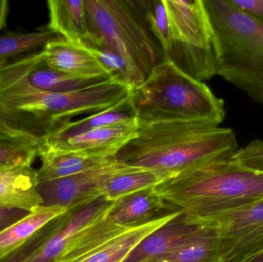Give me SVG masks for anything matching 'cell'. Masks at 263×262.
I'll use <instances>...</instances> for the list:
<instances>
[{"label":"cell","instance_id":"obj_27","mask_svg":"<svg viewBox=\"0 0 263 262\" xmlns=\"http://www.w3.org/2000/svg\"><path fill=\"white\" fill-rule=\"evenodd\" d=\"M232 159L246 169L263 173L262 140H253L245 147L238 149Z\"/></svg>","mask_w":263,"mask_h":262},{"label":"cell","instance_id":"obj_22","mask_svg":"<svg viewBox=\"0 0 263 262\" xmlns=\"http://www.w3.org/2000/svg\"><path fill=\"white\" fill-rule=\"evenodd\" d=\"M107 217L78 232L54 262L75 261L133 228L112 223Z\"/></svg>","mask_w":263,"mask_h":262},{"label":"cell","instance_id":"obj_21","mask_svg":"<svg viewBox=\"0 0 263 262\" xmlns=\"http://www.w3.org/2000/svg\"><path fill=\"white\" fill-rule=\"evenodd\" d=\"M133 121L137 120L133 112L129 95L112 107L96 112L78 121L68 122L48 136L43 143L60 141L77 136L98 128Z\"/></svg>","mask_w":263,"mask_h":262},{"label":"cell","instance_id":"obj_20","mask_svg":"<svg viewBox=\"0 0 263 262\" xmlns=\"http://www.w3.org/2000/svg\"><path fill=\"white\" fill-rule=\"evenodd\" d=\"M200 230L171 252L143 262H222L223 248L217 230L201 225Z\"/></svg>","mask_w":263,"mask_h":262},{"label":"cell","instance_id":"obj_16","mask_svg":"<svg viewBox=\"0 0 263 262\" xmlns=\"http://www.w3.org/2000/svg\"><path fill=\"white\" fill-rule=\"evenodd\" d=\"M39 183L84 173L105 166L116 158L72 151H48L40 154Z\"/></svg>","mask_w":263,"mask_h":262},{"label":"cell","instance_id":"obj_17","mask_svg":"<svg viewBox=\"0 0 263 262\" xmlns=\"http://www.w3.org/2000/svg\"><path fill=\"white\" fill-rule=\"evenodd\" d=\"M46 27L66 41L86 44L90 39L84 0H49Z\"/></svg>","mask_w":263,"mask_h":262},{"label":"cell","instance_id":"obj_24","mask_svg":"<svg viewBox=\"0 0 263 262\" xmlns=\"http://www.w3.org/2000/svg\"><path fill=\"white\" fill-rule=\"evenodd\" d=\"M83 46L98 60L112 80L126 85L132 89L129 67L124 58L118 52L102 41L89 40Z\"/></svg>","mask_w":263,"mask_h":262},{"label":"cell","instance_id":"obj_19","mask_svg":"<svg viewBox=\"0 0 263 262\" xmlns=\"http://www.w3.org/2000/svg\"><path fill=\"white\" fill-rule=\"evenodd\" d=\"M165 210L179 209L165 203L150 189L117 201L107 218L117 224L133 227L165 214Z\"/></svg>","mask_w":263,"mask_h":262},{"label":"cell","instance_id":"obj_6","mask_svg":"<svg viewBox=\"0 0 263 262\" xmlns=\"http://www.w3.org/2000/svg\"><path fill=\"white\" fill-rule=\"evenodd\" d=\"M172 35L165 55L178 69L203 82L217 75L214 34L203 0H164Z\"/></svg>","mask_w":263,"mask_h":262},{"label":"cell","instance_id":"obj_26","mask_svg":"<svg viewBox=\"0 0 263 262\" xmlns=\"http://www.w3.org/2000/svg\"><path fill=\"white\" fill-rule=\"evenodd\" d=\"M142 3L150 30L165 56L171 49L172 35L164 0H142Z\"/></svg>","mask_w":263,"mask_h":262},{"label":"cell","instance_id":"obj_30","mask_svg":"<svg viewBox=\"0 0 263 262\" xmlns=\"http://www.w3.org/2000/svg\"><path fill=\"white\" fill-rule=\"evenodd\" d=\"M243 262H263V252L257 254L255 256L249 258L248 260Z\"/></svg>","mask_w":263,"mask_h":262},{"label":"cell","instance_id":"obj_2","mask_svg":"<svg viewBox=\"0 0 263 262\" xmlns=\"http://www.w3.org/2000/svg\"><path fill=\"white\" fill-rule=\"evenodd\" d=\"M153 190L182 210L187 223L195 224L262 199L263 173L246 169L228 157L179 174Z\"/></svg>","mask_w":263,"mask_h":262},{"label":"cell","instance_id":"obj_29","mask_svg":"<svg viewBox=\"0 0 263 262\" xmlns=\"http://www.w3.org/2000/svg\"><path fill=\"white\" fill-rule=\"evenodd\" d=\"M9 10V2L7 0H0V34L6 26Z\"/></svg>","mask_w":263,"mask_h":262},{"label":"cell","instance_id":"obj_8","mask_svg":"<svg viewBox=\"0 0 263 262\" xmlns=\"http://www.w3.org/2000/svg\"><path fill=\"white\" fill-rule=\"evenodd\" d=\"M121 164L117 159L93 170L39 183L38 190L43 206H57L69 209H79L102 199L101 188L108 175Z\"/></svg>","mask_w":263,"mask_h":262},{"label":"cell","instance_id":"obj_15","mask_svg":"<svg viewBox=\"0 0 263 262\" xmlns=\"http://www.w3.org/2000/svg\"><path fill=\"white\" fill-rule=\"evenodd\" d=\"M201 228V225L187 223L182 212L145 238L124 262H143L165 255L196 235Z\"/></svg>","mask_w":263,"mask_h":262},{"label":"cell","instance_id":"obj_4","mask_svg":"<svg viewBox=\"0 0 263 262\" xmlns=\"http://www.w3.org/2000/svg\"><path fill=\"white\" fill-rule=\"evenodd\" d=\"M214 34L217 75L263 106V23L229 0H203Z\"/></svg>","mask_w":263,"mask_h":262},{"label":"cell","instance_id":"obj_12","mask_svg":"<svg viewBox=\"0 0 263 262\" xmlns=\"http://www.w3.org/2000/svg\"><path fill=\"white\" fill-rule=\"evenodd\" d=\"M182 210L162 214L153 219L131 228L103 246L71 262H124L145 238L182 213Z\"/></svg>","mask_w":263,"mask_h":262},{"label":"cell","instance_id":"obj_1","mask_svg":"<svg viewBox=\"0 0 263 262\" xmlns=\"http://www.w3.org/2000/svg\"><path fill=\"white\" fill-rule=\"evenodd\" d=\"M230 128L201 122H170L140 126L134 138L116 155L120 163L141 169L179 174L239 149Z\"/></svg>","mask_w":263,"mask_h":262},{"label":"cell","instance_id":"obj_13","mask_svg":"<svg viewBox=\"0 0 263 262\" xmlns=\"http://www.w3.org/2000/svg\"><path fill=\"white\" fill-rule=\"evenodd\" d=\"M177 175L170 172L141 169L121 163L105 178L101 188L102 199L116 203L137 192L153 189Z\"/></svg>","mask_w":263,"mask_h":262},{"label":"cell","instance_id":"obj_7","mask_svg":"<svg viewBox=\"0 0 263 262\" xmlns=\"http://www.w3.org/2000/svg\"><path fill=\"white\" fill-rule=\"evenodd\" d=\"M194 225L217 230L223 248L222 262H243L263 252V198Z\"/></svg>","mask_w":263,"mask_h":262},{"label":"cell","instance_id":"obj_25","mask_svg":"<svg viewBox=\"0 0 263 262\" xmlns=\"http://www.w3.org/2000/svg\"><path fill=\"white\" fill-rule=\"evenodd\" d=\"M38 149L35 145L20 138L0 137V170L15 166H32Z\"/></svg>","mask_w":263,"mask_h":262},{"label":"cell","instance_id":"obj_18","mask_svg":"<svg viewBox=\"0 0 263 262\" xmlns=\"http://www.w3.org/2000/svg\"><path fill=\"white\" fill-rule=\"evenodd\" d=\"M61 206H40L0 232V260L38 233L45 226L67 212Z\"/></svg>","mask_w":263,"mask_h":262},{"label":"cell","instance_id":"obj_11","mask_svg":"<svg viewBox=\"0 0 263 262\" xmlns=\"http://www.w3.org/2000/svg\"><path fill=\"white\" fill-rule=\"evenodd\" d=\"M42 52L47 64L63 73L80 78H111L98 60L82 45L60 38L49 42Z\"/></svg>","mask_w":263,"mask_h":262},{"label":"cell","instance_id":"obj_28","mask_svg":"<svg viewBox=\"0 0 263 262\" xmlns=\"http://www.w3.org/2000/svg\"><path fill=\"white\" fill-rule=\"evenodd\" d=\"M29 213L22 209L0 206V232Z\"/></svg>","mask_w":263,"mask_h":262},{"label":"cell","instance_id":"obj_10","mask_svg":"<svg viewBox=\"0 0 263 262\" xmlns=\"http://www.w3.org/2000/svg\"><path fill=\"white\" fill-rule=\"evenodd\" d=\"M137 121L111 125L60 141L44 142L38 148V156L48 151H72L116 158L119 151L137 132Z\"/></svg>","mask_w":263,"mask_h":262},{"label":"cell","instance_id":"obj_5","mask_svg":"<svg viewBox=\"0 0 263 262\" xmlns=\"http://www.w3.org/2000/svg\"><path fill=\"white\" fill-rule=\"evenodd\" d=\"M90 39L102 41L126 61L132 89L165 58L150 30L142 0H84Z\"/></svg>","mask_w":263,"mask_h":262},{"label":"cell","instance_id":"obj_14","mask_svg":"<svg viewBox=\"0 0 263 262\" xmlns=\"http://www.w3.org/2000/svg\"><path fill=\"white\" fill-rule=\"evenodd\" d=\"M37 170L32 166L0 170V206L31 212L43 206L39 193Z\"/></svg>","mask_w":263,"mask_h":262},{"label":"cell","instance_id":"obj_23","mask_svg":"<svg viewBox=\"0 0 263 262\" xmlns=\"http://www.w3.org/2000/svg\"><path fill=\"white\" fill-rule=\"evenodd\" d=\"M60 38L46 26L34 32L0 34V61L42 51L49 42Z\"/></svg>","mask_w":263,"mask_h":262},{"label":"cell","instance_id":"obj_9","mask_svg":"<svg viewBox=\"0 0 263 262\" xmlns=\"http://www.w3.org/2000/svg\"><path fill=\"white\" fill-rule=\"evenodd\" d=\"M117 203L100 199L83 208L69 209L57 218L52 233L25 262L55 261L78 232L108 216Z\"/></svg>","mask_w":263,"mask_h":262},{"label":"cell","instance_id":"obj_3","mask_svg":"<svg viewBox=\"0 0 263 262\" xmlns=\"http://www.w3.org/2000/svg\"><path fill=\"white\" fill-rule=\"evenodd\" d=\"M129 98L139 126L170 122L219 126L226 116L223 100L168 58L156 66L143 83L131 89Z\"/></svg>","mask_w":263,"mask_h":262}]
</instances>
